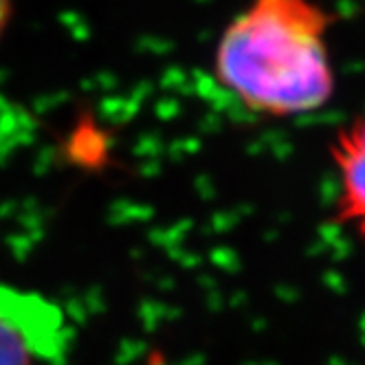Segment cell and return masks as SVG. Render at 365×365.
<instances>
[{"mask_svg":"<svg viewBox=\"0 0 365 365\" xmlns=\"http://www.w3.org/2000/svg\"><path fill=\"white\" fill-rule=\"evenodd\" d=\"M330 22L315 0H251L218 40V82L257 115L295 117L322 108L334 91Z\"/></svg>","mask_w":365,"mask_h":365,"instance_id":"1","label":"cell"},{"mask_svg":"<svg viewBox=\"0 0 365 365\" xmlns=\"http://www.w3.org/2000/svg\"><path fill=\"white\" fill-rule=\"evenodd\" d=\"M36 348L14 324L0 317V365H31Z\"/></svg>","mask_w":365,"mask_h":365,"instance_id":"3","label":"cell"},{"mask_svg":"<svg viewBox=\"0 0 365 365\" xmlns=\"http://www.w3.org/2000/svg\"><path fill=\"white\" fill-rule=\"evenodd\" d=\"M14 16V0H0V38L5 36Z\"/></svg>","mask_w":365,"mask_h":365,"instance_id":"4","label":"cell"},{"mask_svg":"<svg viewBox=\"0 0 365 365\" xmlns=\"http://www.w3.org/2000/svg\"><path fill=\"white\" fill-rule=\"evenodd\" d=\"M332 161L339 170L336 220L350 222L365 238V113L339 130Z\"/></svg>","mask_w":365,"mask_h":365,"instance_id":"2","label":"cell"}]
</instances>
